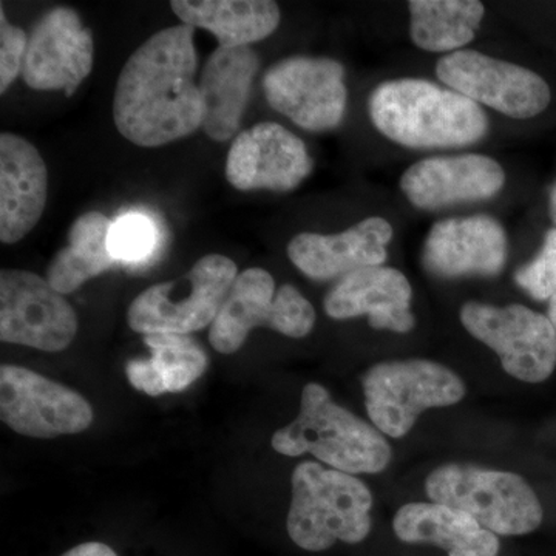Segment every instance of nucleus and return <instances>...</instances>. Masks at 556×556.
<instances>
[{"label": "nucleus", "instance_id": "nucleus-27", "mask_svg": "<svg viewBox=\"0 0 556 556\" xmlns=\"http://www.w3.org/2000/svg\"><path fill=\"white\" fill-rule=\"evenodd\" d=\"M159 230L152 218L142 214H126L116 219L110 229L109 249L118 262H144L155 252Z\"/></svg>", "mask_w": 556, "mask_h": 556}, {"label": "nucleus", "instance_id": "nucleus-17", "mask_svg": "<svg viewBox=\"0 0 556 556\" xmlns=\"http://www.w3.org/2000/svg\"><path fill=\"white\" fill-rule=\"evenodd\" d=\"M428 273L442 278L495 277L507 262V236L489 215L438 222L424 244Z\"/></svg>", "mask_w": 556, "mask_h": 556}, {"label": "nucleus", "instance_id": "nucleus-8", "mask_svg": "<svg viewBox=\"0 0 556 556\" xmlns=\"http://www.w3.org/2000/svg\"><path fill=\"white\" fill-rule=\"evenodd\" d=\"M362 383L369 419L391 438L405 437L426 409L448 407L466 396V386L452 369L420 358L375 365Z\"/></svg>", "mask_w": 556, "mask_h": 556}, {"label": "nucleus", "instance_id": "nucleus-32", "mask_svg": "<svg viewBox=\"0 0 556 556\" xmlns=\"http://www.w3.org/2000/svg\"><path fill=\"white\" fill-rule=\"evenodd\" d=\"M547 317L551 318L552 325L556 329V292L552 295L551 300H548V314Z\"/></svg>", "mask_w": 556, "mask_h": 556}, {"label": "nucleus", "instance_id": "nucleus-31", "mask_svg": "<svg viewBox=\"0 0 556 556\" xmlns=\"http://www.w3.org/2000/svg\"><path fill=\"white\" fill-rule=\"evenodd\" d=\"M548 211H551V217L554 219L556 225V181L554 188L551 190V199H548Z\"/></svg>", "mask_w": 556, "mask_h": 556}, {"label": "nucleus", "instance_id": "nucleus-26", "mask_svg": "<svg viewBox=\"0 0 556 556\" xmlns=\"http://www.w3.org/2000/svg\"><path fill=\"white\" fill-rule=\"evenodd\" d=\"M409 35L416 47L431 53H455L477 35L484 20L478 0H412Z\"/></svg>", "mask_w": 556, "mask_h": 556}, {"label": "nucleus", "instance_id": "nucleus-12", "mask_svg": "<svg viewBox=\"0 0 556 556\" xmlns=\"http://www.w3.org/2000/svg\"><path fill=\"white\" fill-rule=\"evenodd\" d=\"M270 108L309 131L332 130L345 116V68L329 58L292 56L263 78Z\"/></svg>", "mask_w": 556, "mask_h": 556}, {"label": "nucleus", "instance_id": "nucleus-4", "mask_svg": "<svg viewBox=\"0 0 556 556\" xmlns=\"http://www.w3.org/2000/svg\"><path fill=\"white\" fill-rule=\"evenodd\" d=\"M288 535L300 548L321 552L338 541L358 544L371 532V492L345 471L302 463L292 473Z\"/></svg>", "mask_w": 556, "mask_h": 556}, {"label": "nucleus", "instance_id": "nucleus-18", "mask_svg": "<svg viewBox=\"0 0 556 556\" xmlns=\"http://www.w3.org/2000/svg\"><path fill=\"white\" fill-rule=\"evenodd\" d=\"M393 236V226L386 218L369 217L334 236L299 233L289 241L288 257L313 280H332L358 269L382 266Z\"/></svg>", "mask_w": 556, "mask_h": 556}, {"label": "nucleus", "instance_id": "nucleus-11", "mask_svg": "<svg viewBox=\"0 0 556 556\" xmlns=\"http://www.w3.org/2000/svg\"><path fill=\"white\" fill-rule=\"evenodd\" d=\"M78 314L47 278L24 269L0 273V339L60 353L78 332Z\"/></svg>", "mask_w": 556, "mask_h": 556}, {"label": "nucleus", "instance_id": "nucleus-19", "mask_svg": "<svg viewBox=\"0 0 556 556\" xmlns=\"http://www.w3.org/2000/svg\"><path fill=\"white\" fill-rule=\"evenodd\" d=\"M412 298V285L401 270L371 266L340 278L324 308L336 320L367 316L369 327L404 334L415 327Z\"/></svg>", "mask_w": 556, "mask_h": 556}, {"label": "nucleus", "instance_id": "nucleus-30", "mask_svg": "<svg viewBox=\"0 0 556 556\" xmlns=\"http://www.w3.org/2000/svg\"><path fill=\"white\" fill-rule=\"evenodd\" d=\"M62 556H118L112 547L104 543H91L79 544V546L73 547L72 551L65 552Z\"/></svg>", "mask_w": 556, "mask_h": 556}, {"label": "nucleus", "instance_id": "nucleus-9", "mask_svg": "<svg viewBox=\"0 0 556 556\" xmlns=\"http://www.w3.org/2000/svg\"><path fill=\"white\" fill-rule=\"evenodd\" d=\"M464 328L492 348L508 375L540 383L556 367V329L551 318L522 305L504 308L468 302L460 308Z\"/></svg>", "mask_w": 556, "mask_h": 556}, {"label": "nucleus", "instance_id": "nucleus-28", "mask_svg": "<svg viewBox=\"0 0 556 556\" xmlns=\"http://www.w3.org/2000/svg\"><path fill=\"white\" fill-rule=\"evenodd\" d=\"M515 281L530 298L551 300L556 292V229L544 237L543 247L532 262L515 273Z\"/></svg>", "mask_w": 556, "mask_h": 556}, {"label": "nucleus", "instance_id": "nucleus-22", "mask_svg": "<svg viewBox=\"0 0 556 556\" xmlns=\"http://www.w3.org/2000/svg\"><path fill=\"white\" fill-rule=\"evenodd\" d=\"M393 529L404 543L431 544L447 551L448 556H496L500 552L495 533L444 504H407L399 508Z\"/></svg>", "mask_w": 556, "mask_h": 556}, {"label": "nucleus", "instance_id": "nucleus-10", "mask_svg": "<svg viewBox=\"0 0 556 556\" xmlns=\"http://www.w3.org/2000/svg\"><path fill=\"white\" fill-rule=\"evenodd\" d=\"M437 75L448 89L515 119L540 115L552 100L551 87L532 70L475 50L441 58Z\"/></svg>", "mask_w": 556, "mask_h": 556}, {"label": "nucleus", "instance_id": "nucleus-23", "mask_svg": "<svg viewBox=\"0 0 556 556\" xmlns=\"http://www.w3.org/2000/svg\"><path fill=\"white\" fill-rule=\"evenodd\" d=\"M170 9L182 24L212 33L228 49L268 38L281 17L270 0H174Z\"/></svg>", "mask_w": 556, "mask_h": 556}, {"label": "nucleus", "instance_id": "nucleus-13", "mask_svg": "<svg viewBox=\"0 0 556 556\" xmlns=\"http://www.w3.org/2000/svg\"><path fill=\"white\" fill-rule=\"evenodd\" d=\"M0 417L28 438L78 434L93 422V408L78 391L14 365L0 368Z\"/></svg>", "mask_w": 556, "mask_h": 556}, {"label": "nucleus", "instance_id": "nucleus-21", "mask_svg": "<svg viewBox=\"0 0 556 556\" xmlns=\"http://www.w3.org/2000/svg\"><path fill=\"white\" fill-rule=\"evenodd\" d=\"M260 65L251 47H219L208 56L199 84L203 121L201 130L214 141L236 137L251 97Z\"/></svg>", "mask_w": 556, "mask_h": 556}, {"label": "nucleus", "instance_id": "nucleus-1", "mask_svg": "<svg viewBox=\"0 0 556 556\" xmlns=\"http://www.w3.org/2000/svg\"><path fill=\"white\" fill-rule=\"evenodd\" d=\"M195 28H164L130 54L113 97L116 130L139 148H160L201 129Z\"/></svg>", "mask_w": 556, "mask_h": 556}, {"label": "nucleus", "instance_id": "nucleus-25", "mask_svg": "<svg viewBox=\"0 0 556 556\" xmlns=\"http://www.w3.org/2000/svg\"><path fill=\"white\" fill-rule=\"evenodd\" d=\"M113 223L101 212H87L68 230V244L54 254L47 280L60 294H73L86 281L115 268L118 260L109 249Z\"/></svg>", "mask_w": 556, "mask_h": 556}, {"label": "nucleus", "instance_id": "nucleus-7", "mask_svg": "<svg viewBox=\"0 0 556 556\" xmlns=\"http://www.w3.org/2000/svg\"><path fill=\"white\" fill-rule=\"evenodd\" d=\"M316 324L309 300L292 285L276 288L268 270L249 268L237 276L217 318L208 329V342L222 354H233L249 332L268 327L288 338H305Z\"/></svg>", "mask_w": 556, "mask_h": 556}, {"label": "nucleus", "instance_id": "nucleus-2", "mask_svg": "<svg viewBox=\"0 0 556 556\" xmlns=\"http://www.w3.org/2000/svg\"><path fill=\"white\" fill-rule=\"evenodd\" d=\"M369 116L383 137L409 149L466 148L489 131L481 105L426 79L380 84L369 98Z\"/></svg>", "mask_w": 556, "mask_h": 556}, {"label": "nucleus", "instance_id": "nucleus-3", "mask_svg": "<svg viewBox=\"0 0 556 556\" xmlns=\"http://www.w3.org/2000/svg\"><path fill=\"white\" fill-rule=\"evenodd\" d=\"M270 442L280 455L311 453L350 475L380 473L391 460L390 444L378 428L340 407L318 383L303 388L298 419L276 431Z\"/></svg>", "mask_w": 556, "mask_h": 556}, {"label": "nucleus", "instance_id": "nucleus-6", "mask_svg": "<svg viewBox=\"0 0 556 556\" xmlns=\"http://www.w3.org/2000/svg\"><path fill=\"white\" fill-rule=\"evenodd\" d=\"M237 276L232 260L204 255L185 276L142 291L130 303L127 324L142 336L190 334L211 327Z\"/></svg>", "mask_w": 556, "mask_h": 556}, {"label": "nucleus", "instance_id": "nucleus-5", "mask_svg": "<svg viewBox=\"0 0 556 556\" xmlns=\"http://www.w3.org/2000/svg\"><path fill=\"white\" fill-rule=\"evenodd\" d=\"M426 489L433 503L470 515L495 535H527L543 522L540 500L519 475L448 464L427 478Z\"/></svg>", "mask_w": 556, "mask_h": 556}, {"label": "nucleus", "instance_id": "nucleus-14", "mask_svg": "<svg viewBox=\"0 0 556 556\" xmlns=\"http://www.w3.org/2000/svg\"><path fill=\"white\" fill-rule=\"evenodd\" d=\"M89 28L75 10L58 7L40 17L28 36L22 78L35 90H64L73 97L93 68Z\"/></svg>", "mask_w": 556, "mask_h": 556}, {"label": "nucleus", "instance_id": "nucleus-16", "mask_svg": "<svg viewBox=\"0 0 556 556\" xmlns=\"http://www.w3.org/2000/svg\"><path fill=\"white\" fill-rule=\"evenodd\" d=\"M504 185L503 166L477 153L426 159L408 167L401 178L404 195L413 206L424 211L489 200Z\"/></svg>", "mask_w": 556, "mask_h": 556}, {"label": "nucleus", "instance_id": "nucleus-15", "mask_svg": "<svg viewBox=\"0 0 556 556\" xmlns=\"http://www.w3.org/2000/svg\"><path fill=\"white\" fill-rule=\"evenodd\" d=\"M305 142L277 123H260L241 131L230 146L226 178L233 188L287 192L313 170Z\"/></svg>", "mask_w": 556, "mask_h": 556}, {"label": "nucleus", "instance_id": "nucleus-20", "mask_svg": "<svg viewBox=\"0 0 556 556\" xmlns=\"http://www.w3.org/2000/svg\"><path fill=\"white\" fill-rule=\"evenodd\" d=\"M49 170L39 150L20 135H0V241L24 240L42 217Z\"/></svg>", "mask_w": 556, "mask_h": 556}, {"label": "nucleus", "instance_id": "nucleus-24", "mask_svg": "<svg viewBox=\"0 0 556 556\" xmlns=\"http://www.w3.org/2000/svg\"><path fill=\"white\" fill-rule=\"evenodd\" d=\"M144 343L150 358H134L127 364L130 386L149 396L178 393L192 386L207 368V354L189 334H148Z\"/></svg>", "mask_w": 556, "mask_h": 556}, {"label": "nucleus", "instance_id": "nucleus-29", "mask_svg": "<svg viewBox=\"0 0 556 556\" xmlns=\"http://www.w3.org/2000/svg\"><path fill=\"white\" fill-rule=\"evenodd\" d=\"M27 47V33L10 24L0 9V93H5L22 73Z\"/></svg>", "mask_w": 556, "mask_h": 556}]
</instances>
